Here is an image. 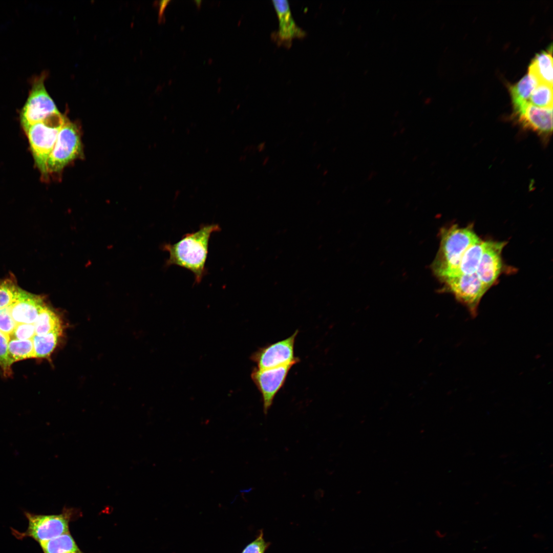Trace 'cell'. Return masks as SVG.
Listing matches in <instances>:
<instances>
[{
    "label": "cell",
    "instance_id": "7c38bea8",
    "mask_svg": "<svg viewBox=\"0 0 553 553\" xmlns=\"http://www.w3.org/2000/svg\"><path fill=\"white\" fill-rule=\"evenodd\" d=\"M272 2L279 20L278 30L273 33L272 37L279 45L290 46L293 38L303 37L306 33L296 24L287 1Z\"/></svg>",
    "mask_w": 553,
    "mask_h": 553
},
{
    "label": "cell",
    "instance_id": "d6986e66",
    "mask_svg": "<svg viewBox=\"0 0 553 553\" xmlns=\"http://www.w3.org/2000/svg\"><path fill=\"white\" fill-rule=\"evenodd\" d=\"M8 354L11 366L15 361L35 357L32 339L11 338L8 344Z\"/></svg>",
    "mask_w": 553,
    "mask_h": 553
},
{
    "label": "cell",
    "instance_id": "603a6c76",
    "mask_svg": "<svg viewBox=\"0 0 553 553\" xmlns=\"http://www.w3.org/2000/svg\"><path fill=\"white\" fill-rule=\"evenodd\" d=\"M16 324L10 312L9 307L0 309V332L9 341L14 331Z\"/></svg>",
    "mask_w": 553,
    "mask_h": 553
},
{
    "label": "cell",
    "instance_id": "3957f363",
    "mask_svg": "<svg viewBox=\"0 0 553 553\" xmlns=\"http://www.w3.org/2000/svg\"><path fill=\"white\" fill-rule=\"evenodd\" d=\"M66 120L58 111L32 125L26 132L35 164L45 178L48 176V159Z\"/></svg>",
    "mask_w": 553,
    "mask_h": 553
},
{
    "label": "cell",
    "instance_id": "ba28073f",
    "mask_svg": "<svg viewBox=\"0 0 553 553\" xmlns=\"http://www.w3.org/2000/svg\"><path fill=\"white\" fill-rule=\"evenodd\" d=\"M299 330H296L289 337L266 345L259 348L250 356V359L257 365V368L267 369L285 365H294L300 359L294 355L295 338Z\"/></svg>",
    "mask_w": 553,
    "mask_h": 553
},
{
    "label": "cell",
    "instance_id": "277c9868",
    "mask_svg": "<svg viewBox=\"0 0 553 553\" xmlns=\"http://www.w3.org/2000/svg\"><path fill=\"white\" fill-rule=\"evenodd\" d=\"M82 153L79 130L74 123L67 119L48 159V174L60 172L70 162L81 156Z\"/></svg>",
    "mask_w": 553,
    "mask_h": 553
},
{
    "label": "cell",
    "instance_id": "5b68a950",
    "mask_svg": "<svg viewBox=\"0 0 553 553\" xmlns=\"http://www.w3.org/2000/svg\"><path fill=\"white\" fill-rule=\"evenodd\" d=\"M45 79V75L42 74L34 80L28 98L21 111L20 124L25 132L32 125L58 111L46 89Z\"/></svg>",
    "mask_w": 553,
    "mask_h": 553
},
{
    "label": "cell",
    "instance_id": "8fae6325",
    "mask_svg": "<svg viewBox=\"0 0 553 553\" xmlns=\"http://www.w3.org/2000/svg\"><path fill=\"white\" fill-rule=\"evenodd\" d=\"M515 113L523 128L544 136L552 133V108H540L528 103Z\"/></svg>",
    "mask_w": 553,
    "mask_h": 553
},
{
    "label": "cell",
    "instance_id": "30bf717a",
    "mask_svg": "<svg viewBox=\"0 0 553 553\" xmlns=\"http://www.w3.org/2000/svg\"><path fill=\"white\" fill-rule=\"evenodd\" d=\"M506 242L486 241L476 271L481 281L489 289L499 278L503 269L501 257Z\"/></svg>",
    "mask_w": 553,
    "mask_h": 553
},
{
    "label": "cell",
    "instance_id": "5bb4252c",
    "mask_svg": "<svg viewBox=\"0 0 553 553\" xmlns=\"http://www.w3.org/2000/svg\"><path fill=\"white\" fill-rule=\"evenodd\" d=\"M528 74L538 83L552 85V47L537 54L528 67Z\"/></svg>",
    "mask_w": 553,
    "mask_h": 553
},
{
    "label": "cell",
    "instance_id": "2e32d148",
    "mask_svg": "<svg viewBox=\"0 0 553 553\" xmlns=\"http://www.w3.org/2000/svg\"><path fill=\"white\" fill-rule=\"evenodd\" d=\"M35 335H44L52 332H63V324L59 316L46 305L42 308L34 323Z\"/></svg>",
    "mask_w": 553,
    "mask_h": 553
},
{
    "label": "cell",
    "instance_id": "52a82bcc",
    "mask_svg": "<svg viewBox=\"0 0 553 553\" xmlns=\"http://www.w3.org/2000/svg\"><path fill=\"white\" fill-rule=\"evenodd\" d=\"M441 282L458 302L467 308L472 316L477 315L480 300L488 288L481 281L476 272L459 274Z\"/></svg>",
    "mask_w": 553,
    "mask_h": 553
},
{
    "label": "cell",
    "instance_id": "4fadbf2b",
    "mask_svg": "<svg viewBox=\"0 0 553 553\" xmlns=\"http://www.w3.org/2000/svg\"><path fill=\"white\" fill-rule=\"evenodd\" d=\"M45 305L40 296L20 288L15 301L9 306L10 312L16 324H34Z\"/></svg>",
    "mask_w": 553,
    "mask_h": 553
},
{
    "label": "cell",
    "instance_id": "ac0fdd59",
    "mask_svg": "<svg viewBox=\"0 0 553 553\" xmlns=\"http://www.w3.org/2000/svg\"><path fill=\"white\" fill-rule=\"evenodd\" d=\"M39 544L44 553H84L69 531Z\"/></svg>",
    "mask_w": 553,
    "mask_h": 553
},
{
    "label": "cell",
    "instance_id": "d4e9b609",
    "mask_svg": "<svg viewBox=\"0 0 553 553\" xmlns=\"http://www.w3.org/2000/svg\"><path fill=\"white\" fill-rule=\"evenodd\" d=\"M35 335L34 324H18L10 337L20 340L32 339Z\"/></svg>",
    "mask_w": 553,
    "mask_h": 553
},
{
    "label": "cell",
    "instance_id": "9c48e42d",
    "mask_svg": "<svg viewBox=\"0 0 553 553\" xmlns=\"http://www.w3.org/2000/svg\"><path fill=\"white\" fill-rule=\"evenodd\" d=\"M292 366L288 365L267 369L257 367L252 369L251 377L262 395L265 414H267L274 397L284 386Z\"/></svg>",
    "mask_w": 553,
    "mask_h": 553
},
{
    "label": "cell",
    "instance_id": "9a60e30c",
    "mask_svg": "<svg viewBox=\"0 0 553 553\" xmlns=\"http://www.w3.org/2000/svg\"><path fill=\"white\" fill-rule=\"evenodd\" d=\"M537 83L536 80L527 73L511 87L510 92L515 112L529 103L531 93Z\"/></svg>",
    "mask_w": 553,
    "mask_h": 553
},
{
    "label": "cell",
    "instance_id": "7a4b0ae2",
    "mask_svg": "<svg viewBox=\"0 0 553 553\" xmlns=\"http://www.w3.org/2000/svg\"><path fill=\"white\" fill-rule=\"evenodd\" d=\"M440 243L432 268L441 281L457 275L461 258L466 250L480 238L472 225L460 227L456 224L443 228Z\"/></svg>",
    "mask_w": 553,
    "mask_h": 553
},
{
    "label": "cell",
    "instance_id": "ffe728a7",
    "mask_svg": "<svg viewBox=\"0 0 553 553\" xmlns=\"http://www.w3.org/2000/svg\"><path fill=\"white\" fill-rule=\"evenodd\" d=\"M62 332H52L44 335H35L32 338L35 357L47 358L57 346Z\"/></svg>",
    "mask_w": 553,
    "mask_h": 553
},
{
    "label": "cell",
    "instance_id": "e0dca14e",
    "mask_svg": "<svg viewBox=\"0 0 553 553\" xmlns=\"http://www.w3.org/2000/svg\"><path fill=\"white\" fill-rule=\"evenodd\" d=\"M484 242L480 239L466 250L461 258L457 275L476 272L483 251Z\"/></svg>",
    "mask_w": 553,
    "mask_h": 553
},
{
    "label": "cell",
    "instance_id": "44dd1931",
    "mask_svg": "<svg viewBox=\"0 0 553 553\" xmlns=\"http://www.w3.org/2000/svg\"><path fill=\"white\" fill-rule=\"evenodd\" d=\"M529 103L540 108H552V85L537 83L531 93Z\"/></svg>",
    "mask_w": 553,
    "mask_h": 553
},
{
    "label": "cell",
    "instance_id": "484cf974",
    "mask_svg": "<svg viewBox=\"0 0 553 553\" xmlns=\"http://www.w3.org/2000/svg\"><path fill=\"white\" fill-rule=\"evenodd\" d=\"M268 544L265 541L263 534L261 533L252 542L248 544L241 553H264Z\"/></svg>",
    "mask_w": 553,
    "mask_h": 553
},
{
    "label": "cell",
    "instance_id": "8992f818",
    "mask_svg": "<svg viewBox=\"0 0 553 553\" xmlns=\"http://www.w3.org/2000/svg\"><path fill=\"white\" fill-rule=\"evenodd\" d=\"M77 512L74 508H65L57 515H35L25 513L28 520L26 534L39 544L69 531V522Z\"/></svg>",
    "mask_w": 553,
    "mask_h": 553
},
{
    "label": "cell",
    "instance_id": "cb8c5ba5",
    "mask_svg": "<svg viewBox=\"0 0 553 553\" xmlns=\"http://www.w3.org/2000/svg\"><path fill=\"white\" fill-rule=\"evenodd\" d=\"M8 341L0 332V367L5 375L7 376L12 373L8 354Z\"/></svg>",
    "mask_w": 553,
    "mask_h": 553
},
{
    "label": "cell",
    "instance_id": "83f0119b",
    "mask_svg": "<svg viewBox=\"0 0 553 553\" xmlns=\"http://www.w3.org/2000/svg\"><path fill=\"white\" fill-rule=\"evenodd\" d=\"M194 2L195 3L197 7L198 8H199L200 7V6H201L202 1H195Z\"/></svg>",
    "mask_w": 553,
    "mask_h": 553
},
{
    "label": "cell",
    "instance_id": "7402d4cb",
    "mask_svg": "<svg viewBox=\"0 0 553 553\" xmlns=\"http://www.w3.org/2000/svg\"><path fill=\"white\" fill-rule=\"evenodd\" d=\"M20 288L12 279L0 281V309L9 307L13 303Z\"/></svg>",
    "mask_w": 553,
    "mask_h": 553
},
{
    "label": "cell",
    "instance_id": "4316f807",
    "mask_svg": "<svg viewBox=\"0 0 553 553\" xmlns=\"http://www.w3.org/2000/svg\"><path fill=\"white\" fill-rule=\"evenodd\" d=\"M170 2H171V1H169V0H165V1H158L157 2L158 4H157V5H158V6L159 7V15H158L159 19H158V20H159V23L164 22L165 19H164V10H165L166 7L168 5V4Z\"/></svg>",
    "mask_w": 553,
    "mask_h": 553
},
{
    "label": "cell",
    "instance_id": "6da1fadb",
    "mask_svg": "<svg viewBox=\"0 0 553 553\" xmlns=\"http://www.w3.org/2000/svg\"><path fill=\"white\" fill-rule=\"evenodd\" d=\"M221 229L218 224H202L198 230L184 235L177 242L164 243L162 249L169 253L165 266L186 269L194 274V283H200L207 273L205 264L210 236Z\"/></svg>",
    "mask_w": 553,
    "mask_h": 553
}]
</instances>
